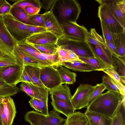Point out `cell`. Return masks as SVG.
<instances>
[{"instance_id": "cell-1", "label": "cell", "mask_w": 125, "mask_h": 125, "mask_svg": "<svg viewBox=\"0 0 125 125\" xmlns=\"http://www.w3.org/2000/svg\"><path fill=\"white\" fill-rule=\"evenodd\" d=\"M122 100L120 93L108 91L90 102L87 109L112 118Z\"/></svg>"}, {"instance_id": "cell-2", "label": "cell", "mask_w": 125, "mask_h": 125, "mask_svg": "<svg viewBox=\"0 0 125 125\" xmlns=\"http://www.w3.org/2000/svg\"><path fill=\"white\" fill-rule=\"evenodd\" d=\"M60 23L76 22L81 12V7L75 0H55L51 9Z\"/></svg>"}, {"instance_id": "cell-3", "label": "cell", "mask_w": 125, "mask_h": 125, "mask_svg": "<svg viewBox=\"0 0 125 125\" xmlns=\"http://www.w3.org/2000/svg\"><path fill=\"white\" fill-rule=\"evenodd\" d=\"M60 113L53 110L46 115L34 111L27 112L24 119L31 125H62L66 119L61 117Z\"/></svg>"}, {"instance_id": "cell-4", "label": "cell", "mask_w": 125, "mask_h": 125, "mask_svg": "<svg viewBox=\"0 0 125 125\" xmlns=\"http://www.w3.org/2000/svg\"><path fill=\"white\" fill-rule=\"evenodd\" d=\"M2 18L7 30L17 43L25 41L32 34L29 31L27 25L18 21L10 13L2 16Z\"/></svg>"}, {"instance_id": "cell-5", "label": "cell", "mask_w": 125, "mask_h": 125, "mask_svg": "<svg viewBox=\"0 0 125 125\" xmlns=\"http://www.w3.org/2000/svg\"><path fill=\"white\" fill-rule=\"evenodd\" d=\"M57 44L59 48L70 50L79 57H95L89 43L86 41L73 40L63 36L58 40Z\"/></svg>"}, {"instance_id": "cell-6", "label": "cell", "mask_w": 125, "mask_h": 125, "mask_svg": "<svg viewBox=\"0 0 125 125\" xmlns=\"http://www.w3.org/2000/svg\"><path fill=\"white\" fill-rule=\"evenodd\" d=\"M98 16L113 34L115 38L118 34L125 32L124 28L110 12L106 6L101 4L98 8Z\"/></svg>"}, {"instance_id": "cell-7", "label": "cell", "mask_w": 125, "mask_h": 125, "mask_svg": "<svg viewBox=\"0 0 125 125\" xmlns=\"http://www.w3.org/2000/svg\"><path fill=\"white\" fill-rule=\"evenodd\" d=\"M95 88V85L87 84H80L72 96L71 102L75 110L87 106L89 99Z\"/></svg>"}, {"instance_id": "cell-8", "label": "cell", "mask_w": 125, "mask_h": 125, "mask_svg": "<svg viewBox=\"0 0 125 125\" xmlns=\"http://www.w3.org/2000/svg\"><path fill=\"white\" fill-rule=\"evenodd\" d=\"M63 31V36L70 40L86 41L89 32L83 26L76 22H67L61 24Z\"/></svg>"}, {"instance_id": "cell-9", "label": "cell", "mask_w": 125, "mask_h": 125, "mask_svg": "<svg viewBox=\"0 0 125 125\" xmlns=\"http://www.w3.org/2000/svg\"><path fill=\"white\" fill-rule=\"evenodd\" d=\"M40 78L44 85L48 90L62 84L59 73L53 66L41 67Z\"/></svg>"}, {"instance_id": "cell-10", "label": "cell", "mask_w": 125, "mask_h": 125, "mask_svg": "<svg viewBox=\"0 0 125 125\" xmlns=\"http://www.w3.org/2000/svg\"><path fill=\"white\" fill-rule=\"evenodd\" d=\"M17 44L5 26L2 16H0V49L8 54H13V50Z\"/></svg>"}, {"instance_id": "cell-11", "label": "cell", "mask_w": 125, "mask_h": 125, "mask_svg": "<svg viewBox=\"0 0 125 125\" xmlns=\"http://www.w3.org/2000/svg\"><path fill=\"white\" fill-rule=\"evenodd\" d=\"M24 67L18 63L7 67L0 71V78L7 83L16 86L19 83Z\"/></svg>"}, {"instance_id": "cell-12", "label": "cell", "mask_w": 125, "mask_h": 125, "mask_svg": "<svg viewBox=\"0 0 125 125\" xmlns=\"http://www.w3.org/2000/svg\"><path fill=\"white\" fill-rule=\"evenodd\" d=\"M43 13L44 23L47 31L54 35L58 40L62 37L64 34L62 26L52 10Z\"/></svg>"}, {"instance_id": "cell-13", "label": "cell", "mask_w": 125, "mask_h": 125, "mask_svg": "<svg viewBox=\"0 0 125 125\" xmlns=\"http://www.w3.org/2000/svg\"><path fill=\"white\" fill-rule=\"evenodd\" d=\"M58 39L50 31L33 34L26 39L25 42L30 44L44 45L57 44Z\"/></svg>"}, {"instance_id": "cell-14", "label": "cell", "mask_w": 125, "mask_h": 125, "mask_svg": "<svg viewBox=\"0 0 125 125\" xmlns=\"http://www.w3.org/2000/svg\"><path fill=\"white\" fill-rule=\"evenodd\" d=\"M20 87L21 91L25 92L31 98L40 100L48 99V89L46 88L39 87L26 82H22Z\"/></svg>"}, {"instance_id": "cell-15", "label": "cell", "mask_w": 125, "mask_h": 125, "mask_svg": "<svg viewBox=\"0 0 125 125\" xmlns=\"http://www.w3.org/2000/svg\"><path fill=\"white\" fill-rule=\"evenodd\" d=\"M51 104L53 110L62 113L67 117L74 113L75 111L71 101L60 98L54 94H51Z\"/></svg>"}, {"instance_id": "cell-16", "label": "cell", "mask_w": 125, "mask_h": 125, "mask_svg": "<svg viewBox=\"0 0 125 125\" xmlns=\"http://www.w3.org/2000/svg\"><path fill=\"white\" fill-rule=\"evenodd\" d=\"M100 4H104L109 10L121 24L125 28V15L122 12L116 2V0H96Z\"/></svg>"}, {"instance_id": "cell-17", "label": "cell", "mask_w": 125, "mask_h": 125, "mask_svg": "<svg viewBox=\"0 0 125 125\" xmlns=\"http://www.w3.org/2000/svg\"><path fill=\"white\" fill-rule=\"evenodd\" d=\"M88 121V125H111L112 118L90 111L87 109L84 113Z\"/></svg>"}, {"instance_id": "cell-18", "label": "cell", "mask_w": 125, "mask_h": 125, "mask_svg": "<svg viewBox=\"0 0 125 125\" xmlns=\"http://www.w3.org/2000/svg\"><path fill=\"white\" fill-rule=\"evenodd\" d=\"M13 54L18 64L24 66L31 65L40 67L42 66L34 59L22 52L17 45L14 48Z\"/></svg>"}, {"instance_id": "cell-19", "label": "cell", "mask_w": 125, "mask_h": 125, "mask_svg": "<svg viewBox=\"0 0 125 125\" xmlns=\"http://www.w3.org/2000/svg\"><path fill=\"white\" fill-rule=\"evenodd\" d=\"M89 44L95 57L111 66L112 53L109 50H105L98 45Z\"/></svg>"}, {"instance_id": "cell-20", "label": "cell", "mask_w": 125, "mask_h": 125, "mask_svg": "<svg viewBox=\"0 0 125 125\" xmlns=\"http://www.w3.org/2000/svg\"><path fill=\"white\" fill-rule=\"evenodd\" d=\"M56 65L64 66L75 71L90 72L94 71L91 67L83 62L62 61L59 62Z\"/></svg>"}, {"instance_id": "cell-21", "label": "cell", "mask_w": 125, "mask_h": 125, "mask_svg": "<svg viewBox=\"0 0 125 125\" xmlns=\"http://www.w3.org/2000/svg\"><path fill=\"white\" fill-rule=\"evenodd\" d=\"M4 112L8 119V125H12L15 116L16 111L15 103L10 97H4L2 102Z\"/></svg>"}, {"instance_id": "cell-22", "label": "cell", "mask_w": 125, "mask_h": 125, "mask_svg": "<svg viewBox=\"0 0 125 125\" xmlns=\"http://www.w3.org/2000/svg\"><path fill=\"white\" fill-rule=\"evenodd\" d=\"M60 74L62 84H73L76 81V74L71 72L69 69L63 66L56 65H53Z\"/></svg>"}, {"instance_id": "cell-23", "label": "cell", "mask_w": 125, "mask_h": 125, "mask_svg": "<svg viewBox=\"0 0 125 125\" xmlns=\"http://www.w3.org/2000/svg\"><path fill=\"white\" fill-rule=\"evenodd\" d=\"M40 67L25 65L24 68L30 77L32 84L39 87L46 88L41 80Z\"/></svg>"}, {"instance_id": "cell-24", "label": "cell", "mask_w": 125, "mask_h": 125, "mask_svg": "<svg viewBox=\"0 0 125 125\" xmlns=\"http://www.w3.org/2000/svg\"><path fill=\"white\" fill-rule=\"evenodd\" d=\"M48 92L50 95H54L60 98L69 101H71L72 96L70 87L67 84L64 85L61 84L54 88L48 90Z\"/></svg>"}, {"instance_id": "cell-25", "label": "cell", "mask_w": 125, "mask_h": 125, "mask_svg": "<svg viewBox=\"0 0 125 125\" xmlns=\"http://www.w3.org/2000/svg\"><path fill=\"white\" fill-rule=\"evenodd\" d=\"M10 13L17 20L24 24L36 26L31 20L24 10L21 7H12Z\"/></svg>"}, {"instance_id": "cell-26", "label": "cell", "mask_w": 125, "mask_h": 125, "mask_svg": "<svg viewBox=\"0 0 125 125\" xmlns=\"http://www.w3.org/2000/svg\"><path fill=\"white\" fill-rule=\"evenodd\" d=\"M66 125H88V119L84 113L75 112L67 117Z\"/></svg>"}, {"instance_id": "cell-27", "label": "cell", "mask_w": 125, "mask_h": 125, "mask_svg": "<svg viewBox=\"0 0 125 125\" xmlns=\"http://www.w3.org/2000/svg\"><path fill=\"white\" fill-rule=\"evenodd\" d=\"M111 125H125V101L120 103L112 118Z\"/></svg>"}, {"instance_id": "cell-28", "label": "cell", "mask_w": 125, "mask_h": 125, "mask_svg": "<svg viewBox=\"0 0 125 125\" xmlns=\"http://www.w3.org/2000/svg\"><path fill=\"white\" fill-rule=\"evenodd\" d=\"M19 91L16 86L9 84L0 78V96L4 97L13 96Z\"/></svg>"}, {"instance_id": "cell-29", "label": "cell", "mask_w": 125, "mask_h": 125, "mask_svg": "<svg viewBox=\"0 0 125 125\" xmlns=\"http://www.w3.org/2000/svg\"><path fill=\"white\" fill-rule=\"evenodd\" d=\"M125 57L112 54L111 66L116 71L120 77L125 78Z\"/></svg>"}, {"instance_id": "cell-30", "label": "cell", "mask_w": 125, "mask_h": 125, "mask_svg": "<svg viewBox=\"0 0 125 125\" xmlns=\"http://www.w3.org/2000/svg\"><path fill=\"white\" fill-rule=\"evenodd\" d=\"M79 57L81 61L91 67L94 71H102L103 69L111 66L108 65L95 57Z\"/></svg>"}, {"instance_id": "cell-31", "label": "cell", "mask_w": 125, "mask_h": 125, "mask_svg": "<svg viewBox=\"0 0 125 125\" xmlns=\"http://www.w3.org/2000/svg\"><path fill=\"white\" fill-rule=\"evenodd\" d=\"M18 64L13 54H8L0 49V67H7Z\"/></svg>"}, {"instance_id": "cell-32", "label": "cell", "mask_w": 125, "mask_h": 125, "mask_svg": "<svg viewBox=\"0 0 125 125\" xmlns=\"http://www.w3.org/2000/svg\"><path fill=\"white\" fill-rule=\"evenodd\" d=\"M86 41L89 43L98 46L105 43L102 37L96 32L94 28L91 29L86 37Z\"/></svg>"}, {"instance_id": "cell-33", "label": "cell", "mask_w": 125, "mask_h": 125, "mask_svg": "<svg viewBox=\"0 0 125 125\" xmlns=\"http://www.w3.org/2000/svg\"><path fill=\"white\" fill-rule=\"evenodd\" d=\"M115 45L119 57H125V32L121 33L115 38Z\"/></svg>"}, {"instance_id": "cell-34", "label": "cell", "mask_w": 125, "mask_h": 125, "mask_svg": "<svg viewBox=\"0 0 125 125\" xmlns=\"http://www.w3.org/2000/svg\"><path fill=\"white\" fill-rule=\"evenodd\" d=\"M40 53L48 54H53L57 52L59 47L56 44L44 45H31Z\"/></svg>"}, {"instance_id": "cell-35", "label": "cell", "mask_w": 125, "mask_h": 125, "mask_svg": "<svg viewBox=\"0 0 125 125\" xmlns=\"http://www.w3.org/2000/svg\"><path fill=\"white\" fill-rule=\"evenodd\" d=\"M17 45L22 52L33 59L35 54L40 53L31 45L26 43L25 41L18 43Z\"/></svg>"}, {"instance_id": "cell-36", "label": "cell", "mask_w": 125, "mask_h": 125, "mask_svg": "<svg viewBox=\"0 0 125 125\" xmlns=\"http://www.w3.org/2000/svg\"><path fill=\"white\" fill-rule=\"evenodd\" d=\"M30 6L42 8L38 0H18L12 5V7H19L24 9L25 7Z\"/></svg>"}, {"instance_id": "cell-37", "label": "cell", "mask_w": 125, "mask_h": 125, "mask_svg": "<svg viewBox=\"0 0 125 125\" xmlns=\"http://www.w3.org/2000/svg\"><path fill=\"white\" fill-rule=\"evenodd\" d=\"M100 22L104 40L111 42L115 45V39L113 34L102 21H100Z\"/></svg>"}, {"instance_id": "cell-38", "label": "cell", "mask_w": 125, "mask_h": 125, "mask_svg": "<svg viewBox=\"0 0 125 125\" xmlns=\"http://www.w3.org/2000/svg\"><path fill=\"white\" fill-rule=\"evenodd\" d=\"M102 83L108 91L120 93L119 91L116 87L111 78L108 75H105L102 77Z\"/></svg>"}, {"instance_id": "cell-39", "label": "cell", "mask_w": 125, "mask_h": 125, "mask_svg": "<svg viewBox=\"0 0 125 125\" xmlns=\"http://www.w3.org/2000/svg\"><path fill=\"white\" fill-rule=\"evenodd\" d=\"M57 52L59 54L60 62L69 61L72 51L68 49H64L58 48Z\"/></svg>"}, {"instance_id": "cell-40", "label": "cell", "mask_w": 125, "mask_h": 125, "mask_svg": "<svg viewBox=\"0 0 125 125\" xmlns=\"http://www.w3.org/2000/svg\"><path fill=\"white\" fill-rule=\"evenodd\" d=\"M44 13L37 14L29 16L31 21L37 26L45 27Z\"/></svg>"}, {"instance_id": "cell-41", "label": "cell", "mask_w": 125, "mask_h": 125, "mask_svg": "<svg viewBox=\"0 0 125 125\" xmlns=\"http://www.w3.org/2000/svg\"><path fill=\"white\" fill-rule=\"evenodd\" d=\"M105 89L106 87L102 83L97 84L95 85V89L89 98V103L96 97L102 94L103 92Z\"/></svg>"}, {"instance_id": "cell-42", "label": "cell", "mask_w": 125, "mask_h": 125, "mask_svg": "<svg viewBox=\"0 0 125 125\" xmlns=\"http://www.w3.org/2000/svg\"><path fill=\"white\" fill-rule=\"evenodd\" d=\"M102 71L104 72L117 82H121L120 76L115 70L112 66L105 68L102 70Z\"/></svg>"}, {"instance_id": "cell-43", "label": "cell", "mask_w": 125, "mask_h": 125, "mask_svg": "<svg viewBox=\"0 0 125 125\" xmlns=\"http://www.w3.org/2000/svg\"><path fill=\"white\" fill-rule=\"evenodd\" d=\"M11 8L12 5L6 0H4L0 5V16L10 14Z\"/></svg>"}, {"instance_id": "cell-44", "label": "cell", "mask_w": 125, "mask_h": 125, "mask_svg": "<svg viewBox=\"0 0 125 125\" xmlns=\"http://www.w3.org/2000/svg\"><path fill=\"white\" fill-rule=\"evenodd\" d=\"M41 8L33 6L25 7L24 10L29 16L38 14Z\"/></svg>"}, {"instance_id": "cell-45", "label": "cell", "mask_w": 125, "mask_h": 125, "mask_svg": "<svg viewBox=\"0 0 125 125\" xmlns=\"http://www.w3.org/2000/svg\"><path fill=\"white\" fill-rule=\"evenodd\" d=\"M55 0H38L41 7H42L45 10L51 9Z\"/></svg>"}, {"instance_id": "cell-46", "label": "cell", "mask_w": 125, "mask_h": 125, "mask_svg": "<svg viewBox=\"0 0 125 125\" xmlns=\"http://www.w3.org/2000/svg\"><path fill=\"white\" fill-rule=\"evenodd\" d=\"M28 28L29 31L32 34L47 31L46 28L44 27L28 25Z\"/></svg>"}, {"instance_id": "cell-47", "label": "cell", "mask_w": 125, "mask_h": 125, "mask_svg": "<svg viewBox=\"0 0 125 125\" xmlns=\"http://www.w3.org/2000/svg\"><path fill=\"white\" fill-rule=\"evenodd\" d=\"M48 100V99L45 100H39V106L41 110V113L46 115H49Z\"/></svg>"}, {"instance_id": "cell-48", "label": "cell", "mask_w": 125, "mask_h": 125, "mask_svg": "<svg viewBox=\"0 0 125 125\" xmlns=\"http://www.w3.org/2000/svg\"><path fill=\"white\" fill-rule=\"evenodd\" d=\"M39 99L31 98L29 102L31 107L33 108L36 111L41 113V109L39 106Z\"/></svg>"}, {"instance_id": "cell-49", "label": "cell", "mask_w": 125, "mask_h": 125, "mask_svg": "<svg viewBox=\"0 0 125 125\" xmlns=\"http://www.w3.org/2000/svg\"><path fill=\"white\" fill-rule=\"evenodd\" d=\"M104 40L106 45L112 53L119 57L118 51L115 45L108 41L106 40Z\"/></svg>"}, {"instance_id": "cell-50", "label": "cell", "mask_w": 125, "mask_h": 125, "mask_svg": "<svg viewBox=\"0 0 125 125\" xmlns=\"http://www.w3.org/2000/svg\"><path fill=\"white\" fill-rule=\"evenodd\" d=\"M111 78L116 87L119 91L120 93L122 95V98L125 97V86L121 82L119 83L117 82L112 78Z\"/></svg>"}, {"instance_id": "cell-51", "label": "cell", "mask_w": 125, "mask_h": 125, "mask_svg": "<svg viewBox=\"0 0 125 125\" xmlns=\"http://www.w3.org/2000/svg\"><path fill=\"white\" fill-rule=\"evenodd\" d=\"M0 114L3 125H8L7 117L4 112L3 104L2 102L0 104Z\"/></svg>"}, {"instance_id": "cell-52", "label": "cell", "mask_w": 125, "mask_h": 125, "mask_svg": "<svg viewBox=\"0 0 125 125\" xmlns=\"http://www.w3.org/2000/svg\"><path fill=\"white\" fill-rule=\"evenodd\" d=\"M26 82L32 83L30 79L24 68L21 76L19 83Z\"/></svg>"}, {"instance_id": "cell-53", "label": "cell", "mask_w": 125, "mask_h": 125, "mask_svg": "<svg viewBox=\"0 0 125 125\" xmlns=\"http://www.w3.org/2000/svg\"><path fill=\"white\" fill-rule=\"evenodd\" d=\"M116 1L119 9L125 15V0H116Z\"/></svg>"}, {"instance_id": "cell-54", "label": "cell", "mask_w": 125, "mask_h": 125, "mask_svg": "<svg viewBox=\"0 0 125 125\" xmlns=\"http://www.w3.org/2000/svg\"><path fill=\"white\" fill-rule=\"evenodd\" d=\"M0 125H3L2 120L0 114Z\"/></svg>"}, {"instance_id": "cell-55", "label": "cell", "mask_w": 125, "mask_h": 125, "mask_svg": "<svg viewBox=\"0 0 125 125\" xmlns=\"http://www.w3.org/2000/svg\"><path fill=\"white\" fill-rule=\"evenodd\" d=\"M4 97H3L0 96V104L2 102V100Z\"/></svg>"}, {"instance_id": "cell-56", "label": "cell", "mask_w": 125, "mask_h": 125, "mask_svg": "<svg viewBox=\"0 0 125 125\" xmlns=\"http://www.w3.org/2000/svg\"><path fill=\"white\" fill-rule=\"evenodd\" d=\"M6 67H0V71L3 70L4 69H5Z\"/></svg>"}, {"instance_id": "cell-57", "label": "cell", "mask_w": 125, "mask_h": 125, "mask_svg": "<svg viewBox=\"0 0 125 125\" xmlns=\"http://www.w3.org/2000/svg\"><path fill=\"white\" fill-rule=\"evenodd\" d=\"M4 0H0V5L2 3Z\"/></svg>"}, {"instance_id": "cell-58", "label": "cell", "mask_w": 125, "mask_h": 125, "mask_svg": "<svg viewBox=\"0 0 125 125\" xmlns=\"http://www.w3.org/2000/svg\"><path fill=\"white\" fill-rule=\"evenodd\" d=\"M18 0H10V1H15V2H16V1H17Z\"/></svg>"}, {"instance_id": "cell-59", "label": "cell", "mask_w": 125, "mask_h": 125, "mask_svg": "<svg viewBox=\"0 0 125 125\" xmlns=\"http://www.w3.org/2000/svg\"><path fill=\"white\" fill-rule=\"evenodd\" d=\"M66 125V121H65V122L62 125Z\"/></svg>"}]
</instances>
